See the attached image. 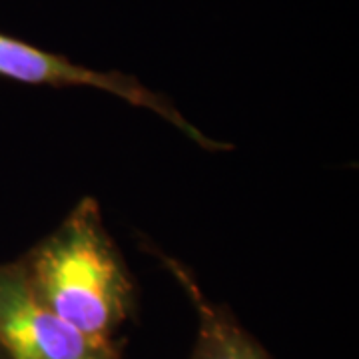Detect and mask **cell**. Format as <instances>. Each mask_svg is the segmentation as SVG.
I'll use <instances>...</instances> for the list:
<instances>
[{
	"instance_id": "6da1fadb",
	"label": "cell",
	"mask_w": 359,
	"mask_h": 359,
	"mask_svg": "<svg viewBox=\"0 0 359 359\" xmlns=\"http://www.w3.org/2000/svg\"><path fill=\"white\" fill-rule=\"evenodd\" d=\"M20 264L40 302L92 339L114 341L132 313L134 282L94 198L80 200Z\"/></svg>"
},
{
	"instance_id": "7a4b0ae2",
	"label": "cell",
	"mask_w": 359,
	"mask_h": 359,
	"mask_svg": "<svg viewBox=\"0 0 359 359\" xmlns=\"http://www.w3.org/2000/svg\"><path fill=\"white\" fill-rule=\"evenodd\" d=\"M0 76L22 84H34V86H84V88L102 90L124 102L164 118L170 126L186 134L202 148L208 150L228 148L226 144L208 138L204 132H200L190 120L180 114L176 106L168 102L162 94L146 88L134 76L76 65L62 54L42 50L30 42L14 39L2 32H0Z\"/></svg>"
},
{
	"instance_id": "3957f363",
	"label": "cell",
	"mask_w": 359,
	"mask_h": 359,
	"mask_svg": "<svg viewBox=\"0 0 359 359\" xmlns=\"http://www.w3.org/2000/svg\"><path fill=\"white\" fill-rule=\"evenodd\" d=\"M0 347L11 359H118L114 341L92 339L42 304L20 262L0 264Z\"/></svg>"
},
{
	"instance_id": "277c9868",
	"label": "cell",
	"mask_w": 359,
	"mask_h": 359,
	"mask_svg": "<svg viewBox=\"0 0 359 359\" xmlns=\"http://www.w3.org/2000/svg\"><path fill=\"white\" fill-rule=\"evenodd\" d=\"M162 259L186 290L198 313V335L190 359H269L256 339L226 309L205 297L188 268L170 257L162 256Z\"/></svg>"
},
{
	"instance_id": "5b68a950",
	"label": "cell",
	"mask_w": 359,
	"mask_h": 359,
	"mask_svg": "<svg viewBox=\"0 0 359 359\" xmlns=\"http://www.w3.org/2000/svg\"><path fill=\"white\" fill-rule=\"evenodd\" d=\"M0 359H11L8 355H6V351H4L2 347H0Z\"/></svg>"
}]
</instances>
